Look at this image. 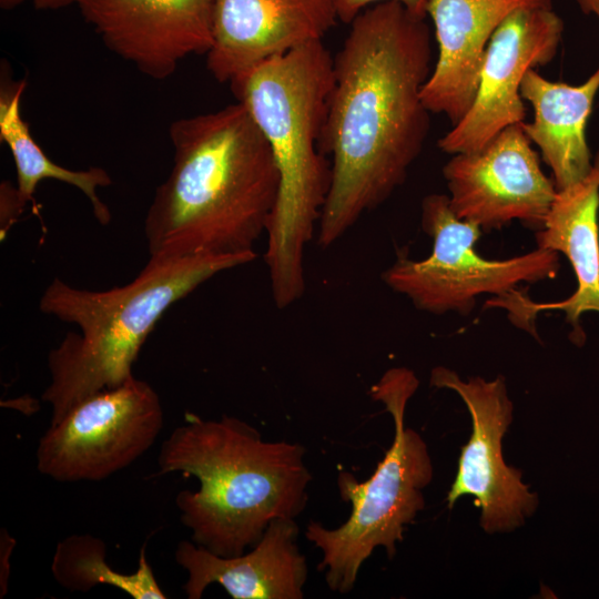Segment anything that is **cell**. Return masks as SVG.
Returning a JSON list of instances; mask_svg holds the SVG:
<instances>
[{
	"instance_id": "obj_16",
	"label": "cell",
	"mask_w": 599,
	"mask_h": 599,
	"mask_svg": "<svg viewBox=\"0 0 599 599\" xmlns=\"http://www.w3.org/2000/svg\"><path fill=\"white\" fill-rule=\"evenodd\" d=\"M298 532L295 519H273L251 550L230 558L181 540L174 558L187 572L186 597L200 599L217 583L233 599H302L308 567L297 545Z\"/></svg>"
},
{
	"instance_id": "obj_20",
	"label": "cell",
	"mask_w": 599,
	"mask_h": 599,
	"mask_svg": "<svg viewBox=\"0 0 599 599\" xmlns=\"http://www.w3.org/2000/svg\"><path fill=\"white\" fill-rule=\"evenodd\" d=\"M383 1H397L412 13L426 18L428 0H334L337 18L339 21L351 22L366 8Z\"/></svg>"
},
{
	"instance_id": "obj_11",
	"label": "cell",
	"mask_w": 599,
	"mask_h": 599,
	"mask_svg": "<svg viewBox=\"0 0 599 599\" xmlns=\"http://www.w3.org/2000/svg\"><path fill=\"white\" fill-rule=\"evenodd\" d=\"M562 32L564 21L552 9L519 8L507 16L488 43L470 108L438 140V148L451 155L475 151L524 122L522 79L556 57Z\"/></svg>"
},
{
	"instance_id": "obj_9",
	"label": "cell",
	"mask_w": 599,
	"mask_h": 599,
	"mask_svg": "<svg viewBox=\"0 0 599 599\" xmlns=\"http://www.w3.org/2000/svg\"><path fill=\"white\" fill-rule=\"evenodd\" d=\"M430 385L454 390L465 403L471 434L461 446L455 479L446 500L451 509L473 496L480 509L479 524L487 534L511 532L539 506V497L522 481V471L509 467L502 456V438L512 422L514 404L504 376L463 379L455 370L437 366Z\"/></svg>"
},
{
	"instance_id": "obj_7",
	"label": "cell",
	"mask_w": 599,
	"mask_h": 599,
	"mask_svg": "<svg viewBox=\"0 0 599 599\" xmlns=\"http://www.w3.org/2000/svg\"><path fill=\"white\" fill-rule=\"evenodd\" d=\"M420 224L433 240L424 260L398 255L383 272L384 283L406 296L416 308L432 313L469 315L483 294L502 297L522 283L555 278L560 255L536 247L506 260H489L476 251L481 229L457 217L447 194L433 193L422 201Z\"/></svg>"
},
{
	"instance_id": "obj_18",
	"label": "cell",
	"mask_w": 599,
	"mask_h": 599,
	"mask_svg": "<svg viewBox=\"0 0 599 599\" xmlns=\"http://www.w3.org/2000/svg\"><path fill=\"white\" fill-rule=\"evenodd\" d=\"M26 81L2 83L0 91V139L9 148L17 171V191L27 204L33 201L37 185L52 179L79 189L89 200L94 217L102 225L111 222L108 205L99 197L98 189L112 184L110 174L102 167L71 170L53 162L34 141L28 123L21 115V98Z\"/></svg>"
},
{
	"instance_id": "obj_15",
	"label": "cell",
	"mask_w": 599,
	"mask_h": 599,
	"mask_svg": "<svg viewBox=\"0 0 599 599\" xmlns=\"http://www.w3.org/2000/svg\"><path fill=\"white\" fill-rule=\"evenodd\" d=\"M519 8L552 9L551 0H428L438 45L434 69L422 90L430 113L456 124L470 108L491 35Z\"/></svg>"
},
{
	"instance_id": "obj_3",
	"label": "cell",
	"mask_w": 599,
	"mask_h": 599,
	"mask_svg": "<svg viewBox=\"0 0 599 599\" xmlns=\"http://www.w3.org/2000/svg\"><path fill=\"white\" fill-rule=\"evenodd\" d=\"M333 80L334 58L316 40L267 59L230 82L236 102L266 138L280 172L264 254L280 309L305 292V248L316 234L331 185V161L319 143Z\"/></svg>"
},
{
	"instance_id": "obj_22",
	"label": "cell",
	"mask_w": 599,
	"mask_h": 599,
	"mask_svg": "<svg viewBox=\"0 0 599 599\" xmlns=\"http://www.w3.org/2000/svg\"><path fill=\"white\" fill-rule=\"evenodd\" d=\"M35 9L57 10L72 4V0H30Z\"/></svg>"
},
{
	"instance_id": "obj_10",
	"label": "cell",
	"mask_w": 599,
	"mask_h": 599,
	"mask_svg": "<svg viewBox=\"0 0 599 599\" xmlns=\"http://www.w3.org/2000/svg\"><path fill=\"white\" fill-rule=\"evenodd\" d=\"M443 176L454 214L484 231L519 221L537 232L557 194L520 123L505 128L478 150L453 154Z\"/></svg>"
},
{
	"instance_id": "obj_21",
	"label": "cell",
	"mask_w": 599,
	"mask_h": 599,
	"mask_svg": "<svg viewBox=\"0 0 599 599\" xmlns=\"http://www.w3.org/2000/svg\"><path fill=\"white\" fill-rule=\"evenodd\" d=\"M1 201V236H6L10 225L23 212L26 203L20 199L17 187L9 182H2L0 189Z\"/></svg>"
},
{
	"instance_id": "obj_13",
	"label": "cell",
	"mask_w": 599,
	"mask_h": 599,
	"mask_svg": "<svg viewBox=\"0 0 599 599\" xmlns=\"http://www.w3.org/2000/svg\"><path fill=\"white\" fill-rule=\"evenodd\" d=\"M599 151L590 172L578 183L557 191L541 230L535 234L539 248L567 257L576 276L575 292L558 302L531 301L516 290L488 302L491 307L507 309L512 324L537 337L534 321L542 311H561L571 326L570 338L585 343L580 317L599 314Z\"/></svg>"
},
{
	"instance_id": "obj_6",
	"label": "cell",
	"mask_w": 599,
	"mask_h": 599,
	"mask_svg": "<svg viewBox=\"0 0 599 599\" xmlns=\"http://www.w3.org/2000/svg\"><path fill=\"white\" fill-rule=\"evenodd\" d=\"M418 385L412 369L394 367L370 387V397L383 403L394 420L392 446L367 480L338 473L341 498L352 505L343 525L329 529L311 521L306 527L305 537L322 551L318 570L332 591H352L375 548L383 547L392 559L405 527L425 508L423 489L433 480L434 468L425 440L405 425L406 407Z\"/></svg>"
},
{
	"instance_id": "obj_17",
	"label": "cell",
	"mask_w": 599,
	"mask_h": 599,
	"mask_svg": "<svg viewBox=\"0 0 599 599\" xmlns=\"http://www.w3.org/2000/svg\"><path fill=\"white\" fill-rule=\"evenodd\" d=\"M598 91L599 67L579 85L552 82L535 69L522 79L520 95L531 104L534 121L520 126L551 169L557 191L578 183L591 170L586 128Z\"/></svg>"
},
{
	"instance_id": "obj_14",
	"label": "cell",
	"mask_w": 599,
	"mask_h": 599,
	"mask_svg": "<svg viewBox=\"0 0 599 599\" xmlns=\"http://www.w3.org/2000/svg\"><path fill=\"white\" fill-rule=\"evenodd\" d=\"M337 20L334 0H217L206 68L230 83L267 59L322 40Z\"/></svg>"
},
{
	"instance_id": "obj_5",
	"label": "cell",
	"mask_w": 599,
	"mask_h": 599,
	"mask_svg": "<svg viewBox=\"0 0 599 599\" xmlns=\"http://www.w3.org/2000/svg\"><path fill=\"white\" fill-rule=\"evenodd\" d=\"M257 254L150 256L130 283L106 291L73 287L54 278L40 297L42 313L75 324L48 354L51 382L42 400L59 422L87 397L123 384L141 347L166 309L214 275Z\"/></svg>"
},
{
	"instance_id": "obj_12",
	"label": "cell",
	"mask_w": 599,
	"mask_h": 599,
	"mask_svg": "<svg viewBox=\"0 0 599 599\" xmlns=\"http://www.w3.org/2000/svg\"><path fill=\"white\" fill-rule=\"evenodd\" d=\"M217 0H72L105 48L154 80L206 54Z\"/></svg>"
},
{
	"instance_id": "obj_2",
	"label": "cell",
	"mask_w": 599,
	"mask_h": 599,
	"mask_svg": "<svg viewBox=\"0 0 599 599\" xmlns=\"http://www.w3.org/2000/svg\"><path fill=\"white\" fill-rule=\"evenodd\" d=\"M173 163L144 220L150 256L256 254L275 209L280 172L238 102L169 128Z\"/></svg>"
},
{
	"instance_id": "obj_23",
	"label": "cell",
	"mask_w": 599,
	"mask_h": 599,
	"mask_svg": "<svg viewBox=\"0 0 599 599\" xmlns=\"http://www.w3.org/2000/svg\"><path fill=\"white\" fill-rule=\"evenodd\" d=\"M586 14H595L599 19V0H576Z\"/></svg>"
},
{
	"instance_id": "obj_8",
	"label": "cell",
	"mask_w": 599,
	"mask_h": 599,
	"mask_svg": "<svg viewBox=\"0 0 599 599\" xmlns=\"http://www.w3.org/2000/svg\"><path fill=\"white\" fill-rule=\"evenodd\" d=\"M163 422L159 395L132 375L50 424L38 444L37 468L60 483L104 480L146 453Z\"/></svg>"
},
{
	"instance_id": "obj_24",
	"label": "cell",
	"mask_w": 599,
	"mask_h": 599,
	"mask_svg": "<svg viewBox=\"0 0 599 599\" xmlns=\"http://www.w3.org/2000/svg\"><path fill=\"white\" fill-rule=\"evenodd\" d=\"M26 0H0V7L3 10H12L20 4H22Z\"/></svg>"
},
{
	"instance_id": "obj_19",
	"label": "cell",
	"mask_w": 599,
	"mask_h": 599,
	"mask_svg": "<svg viewBox=\"0 0 599 599\" xmlns=\"http://www.w3.org/2000/svg\"><path fill=\"white\" fill-rule=\"evenodd\" d=\"M51 572L70 591L87 592L98 586L115 587L133 599H165L142 546L138 569L131 573L114 570L106 561L104 541L90 534H73L57 544Z\"/></svg>"
},
{
	"instance_id": "obj_1",
	"label": "cell",
	"mask_w": 599,
	"mask_h": 599,
	"mask_svg": "<svg viewBox=\"0 0 599 599\" xmlns=\"http://www.w3.org/2000/svg\"><path fill=\"white\" fill-rule=\"evenodd\" d=\"M432 72L426 18L397 1L366 8L334 58L321 150L331 185L317 224L326 250L405 182L429 132L422 90Z\"/></svg>"
},
{
	"instance_id": "obj_4",
	"label": "cell",
	"mask_w": 599,
	"mask_h": 599,
	"mask_svg": "<svg viewBox=\"0 0 599 599\" xmlns=\"http://www.w3.org/2000/svg\"><path fill=\"white\" fill-rule=\"evenodd\" d=\"M305 453L297 443L264 440L237 417L189 413L162 443L158 465L160 474L199 480V490L175 498L181 521L194 544L230 558L254 547L273 519H295L305 509L312 480Z\"/></svg>"
}]
</instances>
